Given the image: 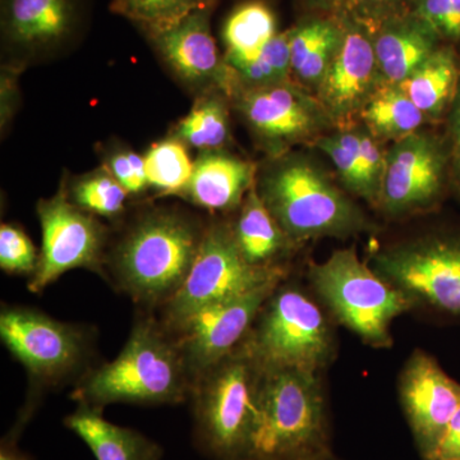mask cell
I'll return each instance as SVG.
<instances>
[{"label": "cell", "mask_w": 460, "mask_h": 460, "mask_svg": "<svg viewBox=\"0 0 460 460\" xmlns=\"http://www.w3.org/2000/svg\"><path fill=\"white\" fill-rule=\"evenodd\" d=\"M308 279L334 319L375 348L392 345L393 321L414 307L404 293L362 262L354 247L311 263Z\"/></svg>", "instance_id": "ba28073f"}, {"label": "cell", "mask_w": 460, "mask_h": 460, "mask_svg": "<svg viewBox=\"0 0 460 460\" xmlns=\"http://www.w3.org/2000/svg\"><path fill=\"white\" fill-rule=\"evenodd\" d=\"M199 3H201V5H204V7H215V4H217V0H199Z\"/></svg>", "instance_id": "b9f144b4"}, {"label": "cell", "mask_w": 460, "mask_h": 460, "mask_svg": "<svg viewBox=\"0 0 460 460\" xmlns=\"http://www.w3.org/2000/svg\"><path fill=\"white\" fill-rule=\"evenodd\" d=\"M41 226L40 261L27 288L41 293L66 272L84 269L105 275L109 230L99 217L81 210L66 195V180L56 195L36 205Z\"/></svg>", "instance_id": "7c38bea8"}, {"label": "cell", "mask_w": 460, "mask_h": 460, "mask_svg": "<svg viewBox=\"0 0 460 460\" xmlns=\"http://www.w3.org/2000/svg\"><path fill=\"white\" fill-rule=\"evenodd\" d=\"M237 211L230 226L243 259L253 268L289 272L288 261L298 246L288 237L260 199L256 181Z\"/></svg>", "instance_id": "44dd1931"}, {"label": "cell", "mask_w": 460, "mask_h": 460, "mask_svg": "<svg viewBox=\"0 0 460 460\" xmlns=\"http://www.w3.org/2000/svg\"><path fill=\"white\" fill-rule=\"evenodd\" d=\"M260 367L255 420L242 460H323L334 456L320 372Z\"/></svg>", "instance_id": "277c9868"}, {"label": "cell", "mask_w": 460, "mask_h": 460, "mask_svg": "<svg viewBox=\"0 0 460 460\" xmlns=\"http://www.w3.org/2000/svg\"><path fill=\"white\" fill-rule=\"evenodd\" d=\"M260 367L243 344L193 381V440L213 460H242L255 420Z\"/></svg>", "instance_id": "5b68a950"}, {"label": "cell", "mask_w": 460, "mask_h": 460, "mask_svg": "<svg viewBox=\"0 0 460 460\" xmlns=\"http://www.w3.org/2000/svg\"><path fill=\"white\" fill-rule=\"evenodd\" d=\"M256 190L298 247L314 239H348L374 229L365 211L304 154L289 151L270 157L257 171Z\"/></svg>", "instance_id": "3957f363"}, {"label": "cell", "mask_w": 460, "mask_h": 460, "mask_svg": "<svg viewBox=\"0 0 460 460\" xmlns=\"http://www.w3.org/2000/svg\"><path fill=\"white\" fill-rule=\"evenodd\" d=\"M435 458L460 459V404L447 426L438 453L432 459Z\"/></svg>", "instance_id": "ab89813d"}, {"label": "cell", "mask_w": 460, "mask_h": 460, "mask_svg": "<svg viewBox=\"0 0 460 460\" xmlns=\"http://www.w3.org/2000/svg\"><path fill=\"white\" fill-rule=\"evenodd\" d=\"M206 226L177 208L141 211L109 246L105 279L146 313L159 311L189 277Z\"/></svg>", "instance_id": "6da1fadb"}, {"label": "cell", "mask_w": 460, "mask_h": 460, "mask_svg": "<svg viewBox=\"0 0 460 460\" xmlns=\"http://www.w3.org/2000/svg\"><path fill=\"white\" fill-rule=\"evenodd\" d=\"M323 460H339V459L335 458V456H330V458L323 459Z\"/></svg>", "instance_id": "7bdbcfd3"}, {"label": "cell", "mask_w": 460, "mask_h": 460, "mask_svg": "<svg viewBox=\"0 0 460 460\" xmlns=\"http://www.w3.org/2000/svg\"><path fill=\"white\" fill-rule=\"evenodd\" d=\"M228 102L222 91L199 95L190 113L175 124L172 136L199 153L226 150L230 141Z\"/></svg>", "instance_id": "484cf974"}, {"label": "cell", "mask_w": 460, "mask_h": 460, "mask_svg": "<svg viewBox=\"0 0 460 460\" xmlns=\"http://www.w3.org/2000/svg\"><path fill=\"white\" fill-rule=\"evenodd\" d=\"M441 133L449 155L453 196L460 199V77L452 104L445 115Z\"/></svg>", "instance_id": "d590c367"}, {"label": "cell", "mask_w": 460, "mask_h": 460, "mask_svg": "<svg viewBox=\"0 0 460 460\" xmlns=\"http://www.w3.org/2000/svg\"><path fill=\"white\" fill-rule=\"evenodd\" d=\"M86 0H0V35L5 62L27 63L54 56L77 39Z\"/></svg>", "instance_id": "9a60e30c"}, {"label": "cell", "mask_w": 460, "mask_h": 460, "mask_svg": "<svg viewBox=\"0 0 460 460\" xmlns=\"http://www.w3.org/2000/svg\"><path fill=\"white\" fill-rule=\"evenodd\" d=\"M32 420L31 416L20 411L17 420H14L13 426L2 438L0 443V460H33L29 454L21 450L18 441H20L21 435L25 431L27 423Z\"/></svg>", "instance_id": "f35d334b"}, {"label": "cell", "mask_w": 460, "mask_h": 460, "mask_svg": "<svg viewBox=\"0 0 460 460\" xmlns=\"http://www.w3.org/2000/svg\"><path fill=\"white\" fill-rule=\"evenodd\" d=\"M232 72L235 80L234 93L242 89L270 86L290 81L292 66L289 30L278 32L263 48L259 57Z\"/></svg>", "instance_id": "f1b7e54d"}, {"label": "cell", "mask_w": 460, "mask_h": 460, "mask_svg": "<svg viewBox=\"0 0 460 460\" xmlns=\"http://www.w3.org/2000/svg\"><path fill=\"white\" fill-rule=\"evenodd\" d=\"M252 163L226 150L199 153L181 198L210 213H233L256 181Z\"/></svg>", "instance_id": "d6986e66"}, {"label": "cell", "mask_w": 460, "mask_h": 460, "mask_svg": "<svg viewBox=\"0 0 460 460\" xmlns=\"http://www.w3.org/2000/svg\"><path fill=\"white\" fill-rule=\"evenodd\" d=\"M192 378L174 338L153 313L133 323L113 361L91 367L75 384L77 404L104 411L109 404L172 405L189 401Z\"/></svg>", "instance_id": "7a4b0ae2"}, {"label": "cell", "mask_w": 460, "mask_h": 460, "mask_svg": "<svg viewBox=\"0 0 460 460\" xmlns=\"http://www.w3.org/2000/svg\"><path fill=\"white\" fill-rule=\"evenodd\" d=\"M429 460H460V459H440V458H435V459H429Z\"/></svg>", "instance_id": "ee69618b"}, {"label": "cell", "mask_w": 460, "mask_h": 460, "mask_svg": "<svg viewBox=\"0 0 460 460\" xmlns=\"http://www.w3.org/2000/svg\"><path fill=\"white\" fill-rule=\"evenodd\" d=\"M348 0H296L302 16H341Z\"/></svg>", "instance_id": "60d3db41"}, {"label": "cell", "mask_w": 460, "mask_h": 460, "mask_svg": "<svg viewBox=\"0 0 460 460\" xmlns=\"http://www.w3.org/2000/svg\"><path fill=\"white\" fill-rule=\"evenodd\" d=\"M66 186L68 199L81 210L114 223L126 217L131 196L104 165L66 180Z\"/></svg>", "instance_id": "4316f807"}, {"label": "cell", "mask_w": 460, "mask_h": 460, "mask_svg": "<svg viewBox=\"0 0 460 460\" xmlns=\"http://www.w3.org/2000/svg\"><path fill=\"white\" fill-rule=\"evenodd\" d=\"M230 102L270 157L289 153L296 145L314 144L334 127L316 95L292 80L238 90Z\"/></svg>", "instance_id": "4fadbf2b"}, {"label": "cell", "mask_w": 460, "mask_h": 460, "mask_svg": "<svg viewBox=\"0 0 460 460\" xmlns=\"http://www.w3.org/2000/svg\"><path fill=\"white\" fill-rule=\"evenodd\" d=\"M359 163L368 192H370L371 205L377 208L380 198L381 183H383L384 171H385V151L380 147V142L375 138L367 129L363 127L359 129Z\"/></svg>", "instance_id": "e575fe53"}, {"label": "cell", "mask_w": 460, "mask_h": 460, "mask_svg": "<svg viewBox=\"0 0 460 460\" xmlns=\"http://www.w3.org/2000/svg\"><path fill=\"white\" fill-rule=\"evenodd\" d=\"M287 279L266 299L242 344L263 367L323 371L337 352L334 330L311 296Z\"/></svg>", "instance_id": "52a82bcc"}, {"label": "cell", "mask_w": 460, "mask_h": 460, "mask_svg": "<svg viewBox=\"0 0 460 460\" xmlns=\"http://www.w3.org/2000/svg\"><path fill=\"white\" fill-rule=\"evenodd\" d=\"M414 2L416 0H348L341 14L361 23L372 33L386 21L413 12Z\"/></svg>", "instance_id": "836d02e7"}, {"label": "cell", "mask_w": 460, "mask_h": 460, "mask_svg": "<svg viewBox=\"0 0 460 460\" xmlns=\"http://www.w3.org/2000/svg\"><path fill=\"white\" fill-rule=\"evenodd\" d=\"M359 118L378 141H399L429 124L428 117L398 84L381 81L363 107Z\"/></svg>", "instance_id": "d4e9b609"}, {"label": "cell", "mask_w": 460, "mask_h": 460, "mask_svg": "<svg viewBox=\"0 0 460 460\" xmlns=\"http://www.w3.org/2000/svg\"><path fill=\"white\" fill-rule=\"evenodd\" d=\"M213 7H199L174 25L145 33L151 47L187 89L202 95L222 91L232 99L235 80L217 49L211 16Z\"/></svg>", "instance_id": "2e32d148"}, {"label": "cell", "mask_w": 460, "mask_h": 460, "mask_svg": "<svg viewBox=\"0 0 460 460\" xmlns=\"http://www.w3.org/2000/svg\"><path fill=\"white\" fill-rule=\"evenodd\" d=\"M278 32L272 9L263 0H246L224 22V60L234 71L259 57Z\"/></svg>", "instance_id": "cb8c5ba5"}, {"label": "cell", "mask_w": 460, "mask_h": 460, "mask_svg": "<svg viewBox=\"0 0 460 460\" xmlns=\"http://www.w3.org/2000/svg\"><path fill=\"white\" fill-rule=\"evenodd\" d=\"M371 35L381 81L392 84H402L445 42L414 12L386 21Z\"/></svg>", "instance_id": "ffe728a7"}, {"label": "cell", "mask_w": 460, "mask_h": 460, "mask_svg": "<svg viewBox=\"0 0 460 460\" xmlns=\"http://www.w3.org/2000/svg\"><path fill=\"white\" fill-rule=\"evenodd\" d=\"M204 7L199 0H111V11L131 21L142 32L159 31Z\"/></svg>", "instance_id": "4dcf8cb0"}, {"label": "cell", "mask_w": 460, "mask_h": 460, "mask_svg": "<svg viewBox=\"0 0 460 460\" xmlns=\"http://www.w3.org/2000/svg\"><path fill=\"white\" fill-rule=\"evenodd\" d=\"M413 12L428 21L447 42L452 17V0H416Z\"/></svg>", "instance_id": "74e56055"}, {"label": "cell", "mask_w": 460, "mask_h": 460, "mask_svg": "<svg viewBox=\"0 0 460 460\" xmlns=\"http://www.w3.org/2000/svg\"><path fill=\"white\" fill-rule=\"evenodd\" d=\"M313 145L329 157L345 190L371 204L370 192L359 163L358 128L338 129L334 135L321 136Z\"/></svg>", "instance_id": "f546056e"}, {"label": "cell", "mask_w": 460, "mask_h": 460, "mask_svg": "<svg viewBox=\"0 0 460 460\" xmlns=\"http://www.w3.org/2000/svg\"><path fill=\"white\" fill-rule=\"evenodd\" d=\"M102 164L119 181L131 198L145 195L148 186L144 156L124 145L114 144L102 148Z\"/></svg>", "instance_id": "d6a6232c"}, {"label": "cell", "mask_w": 460, "mask_h": 460, "mask_svg": "<svg viewBox=\"0 0 460 460\" xmlns=\"http://www.w3.org/2000/svg\"><path fill=\"white\" fill-rule=\"evenodd\" d=\"M371 269L413 302L460 321V226L372 253Z\"/></svg>", "instance_id": "9c48e42d"}, {"label": "cell", "mask_w": 460, "mask_h": 460, "mask_svg": "<svg viewBox=\"0 0 460 460\" xmlns=\"http://www.w3.org/2000/svg\"><path fill=\"white\" fill-rule=\"evenodd\" d=\"M453 195L449 155L443 133L420 129L393 142L377 208L390 219L438 210Z\"/></svg>", "instance_id": "8fae6325"}, {"label": "cell", "mask_w": 460, "mask_h": 460, "mask_svg": "<svg viewBox=\"0 0 460 460\" xmlns=\"http://www.w3.org/2000/svg\"><path fill=\"white\" fill-rule=\"evenodd\" d=\"M460 77L456 45L444 42L398 86L428 117L429 123L444 122Z\"/></svg>", "instance_id": "603a6c76"}, {"label": "cell", "mask_w": 460, "mask_h": 460, "mask_svg": "<svg viewBox=\"0 0 460 460\" xmlns=\"http://www.w3.org/2000/svg\"><path fill=\"white\" fill-rule=\"evenodd\" d=\"M283 280L271 281L244 295L208 305L166 328L180 348L192 384L244 341L262 305Z\"/></svg>", "instance_id": "5bb4252c"}, {"label": "cell", "mask_w": 460, "mask_h": 460, "mask_svg": "<svg viewBox=\"0 0 460 460\" xmlns=\"http://www.w3.org/2000/svg\"><path fill=\"white\" fill-rule=\"evenodd\" d=\"M399 396L423 460L434 458L460 404V384L434 357L417 349L399 377Z\"/></svg>", "instance_id": "ac0fdd59"}, {"label": "cell", "mask_w": 460, "mask_h": 460, "mask_svg": "<svg viewBox=\"0 0 460 460\" xmlns=\"http://www.w3.org/2000/svg\"><path fill=\"white\" fill-rule=\"evenodd\" d=\"M339 17L343 38L314 95L332 126L347 129L354 127L381 77L371 32L352 18Z\"/></svg>", "instance_id": "e0dca14e"}, {"label": "cell", "mask_w": 460, "mask_h": 460, "mask_svg": "<svg viewBox=\"0 0 460 460\" xmlns=\"http://www.w3.org/2000/svg\"><path fill=\"white\" fill-rule=\"evenodd\" d=\"M288 275L289 272L251 266L239 252L230 220H211L189 277L171 301L157 311V319L165 328H172L208 305L286 279Z\"/></svg>", "instance_id": "30bf717a"}, {"label": "cell", "mask_w": 460, "mask_h": 460, "mask_svg": "<svg viewBox=\"0 0 460 460\" xmlns=\"http://www.w3.org/2000/svg\"><path fill=\"white\" fill-rule=\"evenodd\" d=\"M102 410L77 404L65 419L66 428L90 447L96 460H160L163 447L136 429L114 425Z\"/></svg>", "instance_id": "7402d4cb"}, {"label": "cell", "mask_w": 460, "mask_h": 460, "mask_svg": "<svg viewBox=\"0 0 460 460\" xmlns=\"http://www.w3.org/2000/svg\"><path fill=\"white\" fill-rule=\"evenodd\" d=\"M25 68L16 63L4 62L2 66V77H0V124L2 132L8 128L16 114L18 105V77Z\"/></svg>", "instance_id": "8d00e7d4"}, {"label": "cell", "mask_w": 460, "mask_h": 460, "mask_svg": "<svg viewBox=\"0 0 460 460\" xmlns=\"http://www.w3.org/2000/svg\"><path fill=\"white\" fill-rule=\"evenodd\" d=\"M144 160L151 190L159 195L183 196L195 164L186 144L171 135L148 148Z\"/></svg>", "instance_id": "83f0119b"}, {"label": "cell", "mask_w": 460, "mask_h": 460, "mask_svg": "<svg viewBox=\"0 0 460 460\" xmlns=\"http://www.w3.org/2000/svg\"><path fill=\"white\" fill-rule=\"evenodd\" d=\"M0 339L29 377L26 402L39 407L47 390L77 383L93 367L96 332L26 305H3Z\"/></svg>", "instance_id": "8992f818"}, {"label": "cell", "mask_w": 460, "mask_h": 460, "mask_svg": "<svg viewBox=\"0 0 460 460\" xmlns=\"http://www.w3.org/2000/svg\"><path fill=\"white\" fill-rule=\"evenodd\" d=\"M40 252L29 234L14 224L0 226V269L9 275H22L31 279L38 270Z\"/></svg>", "instance_id": "1f68e13d"}]
</instances>
